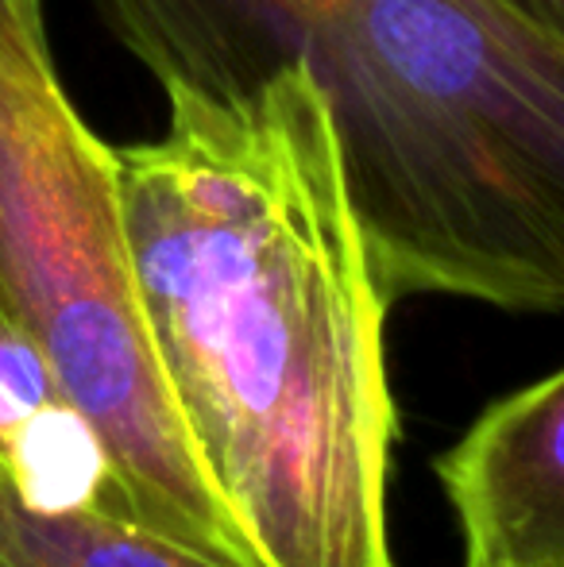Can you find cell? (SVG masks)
Returning <instances> with one entry per match:
<instances>
[{"label":"cell","instance_id":"3957f363","mask_svg":"<svg viewBox=\"0 0 564 567\" xmlns=\"http://www.w3.org/2000/svg\"><path fill=\"white\" fill-rule=\"evenodd\" d=\"M0 309L105 460V514L259 567L205 478L163 371L116 147L54 66L43 0H0Z\"/></svg>","mask_w":564,"mask_h":567},{"label":"cell","instance_id":"7a4b0ae2","mask_svg":"<svg viewBox=\"0 0 564 567\" xmlns=\"http://www.w3.org/2000/svg\"><path fill=\"white\" fill-rule=\"evenodd\" d=\"M158 85H321L387 298L564 313V39L506 0H98Z\"/></svg>","mask_w":564,"mask_h":567},{"label":"cell","instance_id":"277c9868","mask_svg":"<svg viewBox=\"0 0 564 567\" xmlns=\"http://www.w3.org/2000/svg\"><path fill=\"white\" fill-rule=\"evenodd\" d=\"M437 475L464 567H564V367L491 405Z\"/></svg>","mask_w":564,"mask_h":567},{"label":"cell","instance_id":"8992f818","mask_svg":"<svg viewBox=\"0 0 564 567\" xmlns=\"http://www.w3.org/2000/svg\"><path fill=\"white\" fill-rule=\"evenodd\" d=\"M0 567H228L98 506H43L0 471Z\"/></svg>","mask_w":564,"mask_h":567},{"label":"cell","instance_id":"6da1fadb","mask_svg":"<svg viewBox=\"0 0 564 567\" xmlns=\"http://www.w3.org/2000/svg\"><path fill=\"white\" fill-rule=\"evenodd\" d=\"M163 135L116 147L174 405L259 567H394L387 298L321 85H158Z\"/></svg>","mask_w":564,"mask_h":567},{"label":"cell","instance_id":"5b68a950","mask_svg":"<svg viewBox=\"0 0 564 567\" xmlns=\"http://www.w3.org/2000/svg\"><path fill=\"white\" fill-rule=\"evenodd\" d=\"M0 471L43 506L105 509V460L47 359L0 309Z\"/></svg>","mask_w":564,"mask_h":567},{"label":"cell","instance_id":"52a82bcc","mask_svg":"<svg viewBox=\"0 0 564 567\" xmlns=\"http://www.w3.org/2000/svg\"><path fill=\"white\" fill-rule=\"evenodd\" d=\"M506 4H514L526 20H534L537 28L564 39V0H506Z\"/></svg>","mask_w":564,"mask_h":567}]
</instances>
